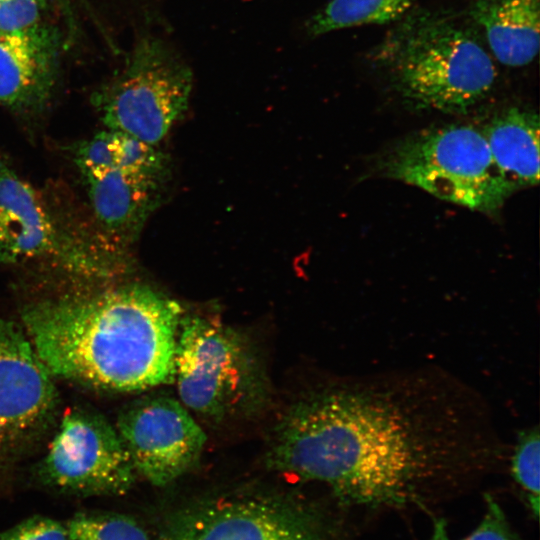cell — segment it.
Here are the masks:
<instances>
[{
	"instance_id": "cell-24",
	"label": "cell",
	"mask_w": 540,
	"mask_h": 540,
	"mask_svg": "<svg viewBox=\"0 0 540 540\" xmlns=\"http://www.w3.org/2000/svg\"><path fill=\"white\" fill-rule=\"evenodd\" d=\"M427 540H451L444 519L440 518L435 520L432 534Z\"/></svg>"
},
{
	"instance_id": "cell-5",
	"label": "cell",
	"mask_w": 540,
	"mask_h": 540,
	"mask_svg": "<svg viewBox=\"0 0 540 540\" xmlns=\"http://www.w3.org/2000/svg\"><path fill=\"white\" fill-rule=\"evenodd\" d=\"M380 170L442 200L482 212L499 209L512 194L483 131L472 125L449 124L407 137L383 156Z\"/></svg>"
},
{
	"instance_id": "cell-16",
	"label": "cell",
	"mask_w": 540,
	"mask_h": 540,
	"mask_svg": "<svg viewBox=\"0 0 540 540\" xmlns=\"http://www.w3.org/2000/svg\"><path fill=\"white\" fill-rule=\"evenodd\" d=\"M412 0H330L307 22L313 36L370 24L397 22L405 16Z\"/></svg>"
},
{
	"instance_id": "cell-8",
	"label": "cell",
	"mask_w": 540,
	"mask_h": 540,
	"mask_svg": "<svg viewBox=\"0 0 540 540\" xmlns=\"http://www.w3.org/2000/svg\"><path fill=\"white\" fill-rule=\"evenodd\" d=\"M36 475L47 488L82 497L123 495L137 476L115 425L88 408L59 420Z\"/></svg>"
},
{
	"instance_id": "cell-6",
	"label": "cell",
	"mask_w": 540,
	"mask_h": 540,
	"mask_svg": "<svg viewBox=\"0 0 540 540\" xmlns=\"http://www.w3.org/2000/svg\"><path fill=\"white\" fill-rule=\"evenodd\" d=\"M192 73L163 40H140L124 69L92 96L103 124L156 145L187 109Z\"/></svg>"
},
{
	"instance_id": "cell-3",
	"label": "cell",
	"mask_w": 540,
	"mask_h": 540,
	"mask_svg": "<svg viewBox=\"0 0 540 540\" xmlns=\"http://www.w3.org/2000/svg\"><path fill=\"white\" fill-rule=\"evenodd\" d=\"M373 59L417 109L465 114L491 92L496 69L474 29L444 12L406 14Z\"/></svg>"
},
{
	"instance_id": "cell-23",
	"label": "cell",
	"mask_w": 540,
	"mask_h": 540,
	"mask_svg": "<svg viewBox=\"0 0 540 540\" xmlns=\"http://www.w3.org/2000/svg\"><path fill=\"white\" fill-rule=\"evenodd\" d=\"M485 503L486 509L481 522L462 540H521L510 526L498 502L486 494Z\"/></svg>"
},
{
	"instance_id": "cell-14",
	"label": "cell",
	"mask_w": 540,
	"mask_h": 540,
	"mask_svg": "<svg viewBox=\"0 0 540 540\" xmlns=\"http://www.w3.org/2000/svg\"><path fill=\"white\" fill-rule=\"evenodd\" d=\"M469 15L501 64L523 67L538 55L540 0H474Z\"/></svg>"
},
{
	"instance_id": "cell-9",
	"label": "cell",
	"mask_w": 540,
	"mask_h": 540,
	"mask_svg": "<svg viewBox=\"0 0 540 540\" xmlns=\"http://www.w3.org/2000/svg\"><path fill=\"white\" fill-rule=\"evenodd\" d=\"M158 540H329L310 507L278 496L245 494L203 500L171 512Z\"/></svg>"
},
{
	"instance_id": "cell-22",
	"label": "cell",
	"mask_w": 540,
	"mask_h": 540,
	"mask_svg": "<svg viewBox=\"0 0 540 540\" xmlns=\"http://www.w3.org/2000/svg\"><path fill=\"white\" fill-rule=\"evenodd\" d=\"M50 0H0V33L28 29L42 23Z\"/></svg>"
},
{
	"instance_id": "cell-2",
	"label": "cell",
	"mask_w": 540,
	"mask_h": 540,
	"mask_svg": "<svg viewBox=\"0 0 540 540\" xmlns=\"http://www.w3.org/2000/svg\"><path fill=\"white\" fill-rule=\"evenodd\" d=\"M181 305L139 283L26 305L22 326L52 376L115 392L173 382Z\"/></svg>"
},
{
	"instance_id": "cell-13",
	"label": "cell",
	"mask_w": 540,
	"mask_h": 540,
	"mask_svg": "<svg viewBox=\"0 0 540 540\" xmlns=\"http://www.w3.org/2000/svg\"><path fill=\"white\" fill-rule=\"evenodd\" d=\"M82 178L95 218L108 239L118 246L133 243L159 206L164 181L118 168Z\"/></svg>"
},
{
	"instance_id": "cell-21",
	"label": "cell",
	"mask_w": 540,
	"mask_h": 540,
	"mask_svg": "<svg viewBox=\"0 0 540 540\" xmlns=\"http://www.w3.org/2000/svg\"><path fill=\"white\" fill-rule=\"evenodd\" d=\"M0 540H71L67 523L34 515L0 532Z\"/></svg>"
},
{
	"instance_id": "cell-7",
	"label": "cell",
	"mask_w": 540,
	"mask_h": 540,
	"mask_svg": "<svg viewBox=\"0 0 540 540\" xmlns=\"http://www.w3.org/2000/svg\"><path fill=\"white\" fill-rule=\"evenodd\" d=\"M58 406L53 376L22 324L0 314V487L55 427Z\"/></svg>"
},
{
	"instance_id": "cell-19",
	"label": "cell",
	"mask_w": 540,
	"mask_h": 540,
	"mask_svg": "<svg viewBox=\"0 0 540 540\" xmlns=\"http://www.w3.org/2000/svg\"><path fill=\"white\" fill-rule=\"evenodd\" d=\"M115 135V168L165 181L168 159L156 145L119 131H115Z\"/></svg>"
},
{
	"instance_id": "cell-18",
	"label": "cell",
	"mask_w": 540,
	"mask_h": 540,
	"mask_svg": "<svg viewBox=\"0 0 540 540\" xmlns=\"http://www.w3.org/2000/svg\"><path fill=\"white\" fill-rule=\"evenodd\" d=\"M540 437L538 426L521 431L510 458L513 480L521 489L530 511L539 514Z\"/></svg>"
},
{
	"instance_id": "cell-4",
	"label": "cell",
	"mask_w": 540,
	"mask_h": 540,
	"mask_svg": "<svg viewBox=\"0 0 540 540\" xmlns=\"http://www.w3.org/2000/svg\"><path fill=\"white\" fill-rule=\"evenodd\" d=\"M173 382L179 401L213 423L255 416L271 395L252 341L220 320L194 314L180 321Z\"/></svg>"
},
{
	"instance_id": "cell-12",
	"label": "cell",
	"mask_w": 540,
	"mask_h": 540,
	"mask_svg": "<svg viewBox=\"0 0 540 540\" xmlns=\"http://www.w3.org/2000/svg\"><path fill=\"white\" fill-rule=\"evenodd\" d=\"M57 33L43 22L0 33V104L19 113L41 111L58 74Z\"/></svg>"
},
{
	"instance_id": "cell-10",
	"label": "cell",
	"mask_w": 540,
	"mask_h": 540,
	"mask_svg": "<svg viewBox=\"0 0 540 540\" xmlns=\"http://www.w3.org/2000/svg\"><path fill=\"white\" fill-rule=\"evenodd\" d=\"M52 260L77 276L106 279L118 264L69 235L43 199L0 158V263Z\"/></svg>"
},
{
	"instance_id": "cell-1",
	"label": "cell",
	"mask_w": 540,
	"mask_h": 540,
	"mask_svg": "<svg viewBox=\"0 0 540 540\" xmlns=\"http://www.w3.org/2000/svg\"><path fill=\"white\" fill-rule=\"evenodd\" d=\"M502 451L474 390L417 368L357 374L304 394L276 421L265 463L325 484L342 504L399 508L483 471Z\"/></svg>"
},
{
	"instance_id": "cell-17",
	"label": "cell",
	"mask_w": 540,
	"mask_h": 540,
	"mask_svg": "<svg viewBox=\"0 0 540 540\" xmlns=\"http://www.w3.org/2000/svg\"><path fill=\"white\" fill-rule=\"evenodd\" d=\"M66 523L71 540H150L135 519L121 513H77Z\"/></svg>"
},
{
	"instance_id": "cell-11",
	"label": "cell",
	"mask_w": 540,
	"mask_h": 540,
	"mask_svg": "<svg viewBox=\"0 0 540 540\" xmlns=\"http://www.w3.org/2000/svg\"><path fill=\"white\" fill-rule=\"evenodd\" d=\"M115 427L136 474L158 487L192 469L206 443L191 412L168 395L136 399L120 412Z\"/></svg>"
},
{
	"instance_id": "cell-20",
	"label": "cell",
	"mask_w": 540,
	"mask_h": 540,
	"mask_svg": "<svg viewBox=\"0 0 540 540\" xmlns=\"http://www.w3.org/2000/svg\"><path fill=\"white\" fill-rule=\"evenodd\" d=\"M73 160L82 175H95L116 166V135L113 130L97 133L75 145Z\"/></svg>"
},
{
	"instance_id": "cell-15",
	"label": "cell",
	"mask_w": 540,
	"mask_h": 540,
	"mask_svg": "<svg viewBox=\"0 0 540 540\" xmlns=\"http://www.w3.org/2000/svg\"><path fill=\"white\" fill-rule=\"evenodd\" d=\"M539 117L520 108H508L482 129L492 158L511 192L539 182Z\"/></svg>"
}]
</instances>
